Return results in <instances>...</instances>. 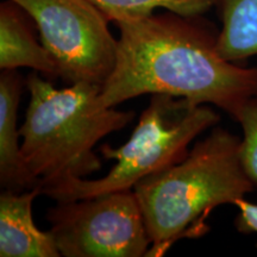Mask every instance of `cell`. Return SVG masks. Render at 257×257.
<instances>
[{"instance_id":"6da1fadb","label":"cell","mask_w":257,"mask_h":257,"mask_svg":"<svg viewBox=\"0 0 257 257\" xmlns=\"http://www.w3.org/2000/svg\"><path fill=\"white\" fill-rule=\"evenodd\" d=\"M114 24L120 32L117 61L100 89L108 107L143 94H169L213 105L234 118L257 93V67L225 60L218 32L201 16L169 12Z\"/></svg>"},{"instance_id":"7a4b0ae2","label":"cell","mask_w":257,"mask_h":257,"mask_svg":"<svg viewBox=\"0 0 257 257\" xmlns=\"http://www.w3.org/2000/svg\"><path fill=\"white\" fill-rule=\"evenodd\" d=\"M255 189L240 161V138L214 126L184 160L135 185L152 239L147 256H161L176 240L204 234L214 208L234 205Z\"/></svg>"},{"instance_id":"3957f363","label":"cell","mask_w":257,"mask_h":257,"mask_svg":"<svg viewBox=\"0 0 257 257\" xmlns=\"http://www.w3.org/2000/svg\"><path fill=\"white\" fill-rule=\"evenodd\" d=\"M25 83L30 102L19 127L22 152L29 169L40 180V191L100 170L102 163L94 147L126 126L135 112L106 106L101 86L95 83L56 88L36 72L29 74Z\"/></svg>"},{"instance_id":"277c9868","label":"cell","mask_w":257,"mask_h":257,"mask_svg":"<svg viewBox=\"0 0 257 257\" xmlns=\"http://www.w3.org/2000/svg\"><path fill=\"white\" fill-rule=\"evenodd\" d=\"M219 120V113L210 105L152 94L127 142L118 148L102 144L99 149L104 159L117 161L108 174L51 186L41 189V195L60 202L134 189L141 180L184 160L193 141Z\"/></svg>"},{"instance_id":"5b68a950","label":"cell","mask_w":257,"mask_h":257,"mask_svg":"<svg viewBox=\"0 0 257 257\" xmlns=\"http://www.w3.org/2000/svg\"><path fill=\"white\" fill-rule=\"evenodd\" d=\"M47 219L64 257H142L152 248L134 189L56 202Z\"/></svg>"},{"instance_id":"8992f818","label":"cell","mask_w":257,"mask_h":257,"mask_svg":"<svg viewBox=\"0 0 257 257\" xmlns=\"http://www.w3.org/2000/svg\"><path fill=\"white\" fill-rule=\"evenodd\" d=\"M35 22L41 42L70 83L102 86L113 72L118 40L91 0H12Z\"/></svg>"},{"instance_id":"52a82bcc","label":"cell","mask_w":257,"mask_h":257,"mask_svg":"<svg viewBox=\"0 0 257 257\" xmlns=\"http://www.w3.org/2000/svg\"><path fill=\"white\" fill-rule=\"evenodd\" d=\"M40 187L24 192L5 189L0 195V256L59 257L61 253L50 231L38 229L32 204Z\"/></svg>"},{"instance_id":"ba28073f","label":"cell","mask_w":257,"mask_h":257,"mask_svg":"<svg viewBox=\"0 0 257 257\" xmlns=\"http://www.w3.org/2000/svg\"><path fill=\"white\" fill-rule=\"evenodd\" d=\"M23 81L17 69L0 74V185L12 192L38 187L40 180L31 173L19 144L18 106Z\"/></svg>"},{"instance_id":"9c48e42d","label":"cell","mask_w":257,"mask_h":257,"mask_svg":"<svg viewBox=\"0 0 257 257\" xmlns=\"http://www.w3.org/2000/svg\"><path fill=\"white\" fill-rule=\"evenodd\" d=\"M28 14L12 0L0 5V69L28 67L47 79L60 78V68L35 37Z\"/></svg>"},{"instance_id":"30bf717a","label":"cell","mask_w":257,"mask_h":257,"mask_svg":"<svg viewBox=\"0 0 257 257\" xmlns=\"http://www.w3.org/2000/svg\"><path fill=\"white\" fill-rule=\"evenodd\" d=\"M221 19L218 51L233 63L257 55V0H216Z\"/></svg>"},{"instance_id":"8fae6325","label":"cell","mask_w":257,"mask_h":257,"mask_svg":"<svg viewBox=\"0 0 257 257\" xmlns=\"http://www.w3.org/2000/svg\"><path fill=\"white\" fill-rule=\"evenodd\" d=\"M108 21L117 23L154 15L156 9H165L182 17H199L216 5V0H91Z\"/></svg>"},{"instance_id":"7c38bea8","label":"cell","mask_w":257,"mask_h":257,"mask_svg":"<svg viewBox=\"0 0 257 257\" xmlns=\"http://www.w3.org/2000/svg\"><path fill=\"white\" fill-rule=\"evenodd\" d=\"M242 126L240 161L244 172L257 188V93L245 101L233 118Z\"/></svg>"},{"instance_id":"4fadbf2b","label":"cell","mask_w":257,"mask_h":257,"mask_svg":"<svg viewBox=\"0 0 257 257\" xmlns=\"http://www.w3.org/2000/svg\"><path fill=\"white\" fill-rule=\"evenodd\" d=\"M239 213L234 219V227L240 233H257V204L245 199H238L234 202Z\"/></svg>"}]
</instances>
